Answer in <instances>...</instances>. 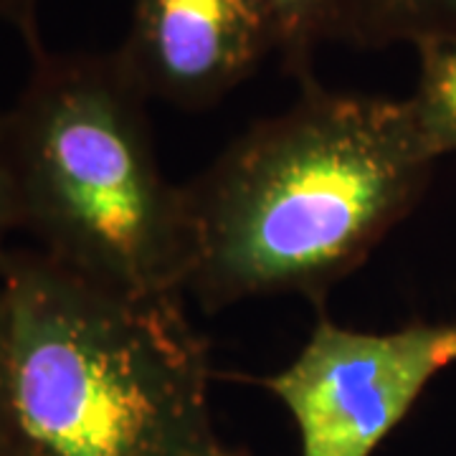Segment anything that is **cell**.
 <instances>
[{"mask_svg": "<svg viewBox=\"0 0 456 456\" xmlns=\"http://www.w3.org/2000/svg\"><path fill=\"white\" fill-rule=\"evenodd\" d=\"M38 3L41 0H0V20L23 38L31 53L44 49L38 31Z\"/></svg>", "mask_w": 456, "mask_h": 456, "instance_id": "9", "label": "cell"}, {"mask_svg": "<svg viewBox=\"0 0 456 456\" xmlns=\"http://www.w3.org/2000/svg\"><path fill=\"white\" fill-rule=\"evenodd\" d=\"M456 38V0H355L353 46L386 49Z\"/></svg>", "mask_w": 456, "mask_h": 456, "instance_id": "7", "label": "cell"}, {"mask_svg": "<svg viewBox=\"0 0 456 456\" xmlns=\"http://www.w3.org/2000/svg\"><path fill=\"white\" fill-rule=\"evenodd\" d=\"M117 56L150 102L206 110L277 56L259 0H132Z\"/></svg>", "mask_w": 456, "mask_h": 456, "instance_id": "5", "label": "cell"}, {"mask_svg": "<svg viewBox=\"0 0 456 456\" xmlns=\"http://www.w3.org/2000/svg\"><path fill=\"white\" fill-rule=\"evenodd\" d=\"M0 456H8V426H5V375H3V317H0Z\"/></svg>", "mask_w": 456, "mask_h": 456, "instance_id": "11", "label": "cell"}, {"mask_svg": "<svg viewBox=\"0 0 456 456\" xmlns=\"http://www.w3.org/2000/svg\"><path fill=\"white\" fill-rule=\"evenodd\" d=\"M299 84L289 110L185 185L188 292L203 310L274 294L322 305L431 183L439 158L408 99Z\"/></svg>", "mask_w": 456, "mask_h": 456, "instance_id": "1", "label": "cell"}, {"mask_svg": "<svg viewBox=\"0 0 456 456\" xmlns=\"http://www.w3.org/2000/svg\"><path fill=\"white\" fill-rule=\"evenodd\" d=\"M269 18L277 56L284 71L297 79L312 74V59L325 44H350L355 0H259Z\"/></svg>", "mask_w": 456, "mask_h": 456, "instance_id": "6", "label": "cell"}, {"mask_svg": "<svg viewBox=\"0 0 456 456\" xmlns=\"http://www.w3.org/2000/svg\"><path fill=\"white\" fill-rule=\"evenodd\" d=\"M218 456H248V454H246L244 449H228L226 446V449H224Z\"/></svg>", "mask_w": 456, "mask_h": 456, "instance_id": "12", "label": "cell"}, {"mask_svg": "<svg viewBox=\"0 0 456 456\" xmlns=\"http://www.w3.org/2000/svg\"><path fill=\"white\" fill-rule=\"evenodd\" d=\"M419 77L408 94L413 117L436 158L456 155V38L416 46Z\"/></svg>", "mask_w": 456, "mask_h": 456, "instance_id": "8", "label": "cell"}, {"mask_svg": "<svg viewBox=\"0 0 456 456\" xmlns=\"http://www.w3.org/2000/svg\"><path fill=\"white\" fill-rule=\"evenodd\" d=\"M147 104L117 51H33L3 112L18 228L102 287L185 297L188 198L160 170Z\"/></svg>", "mask_w": 456, "mask_h": 456, "instance_id": "3", "label": "cell"}, {"mask_svg": "<svg viewBox=\"0 0 456 456\" xmlns=\"http://www.w3.org/2000/svg\"><path fill=\"white\" fill-rule=\"evenodd\" d=\"M452 365L456 320L360 332L322 314L297 358L261 386L289 411L299 456H373Z\"/></svg>", "mask_w": 456, "mask_h": 456, "instance_id": "4", "label": "cell"}, {"mask_svg": "<svg viewBox=\"0 0 456 456\" xmlns=\"http://www.w3.org/2000/svg\"><path fill=\"white\" fill-rule=\"evenodd\" d=\"M13 228H18L16 191H13L11 165H8V150H5V119L0 112V264H3V256L8 254L5 239Z\"/></svg>", "mask_w": 456, "mask_h": 456, "instance_id": "10", "label": "cell"}, {"mask_svg": "<svg viewBox=\"0 0 456 456\" xmlns=\"http://www.w3.org/2000/svg\"><path fill=\"white\" fill-rule=\"evenodd\" d=\"M8 456H218L211 353L183 297L102 287L41 251L0 264Z\"/></svg>", "mask_w": 456, "mask_h": 456, "instance_id": "2", "label": "cell"}]
</instances>
